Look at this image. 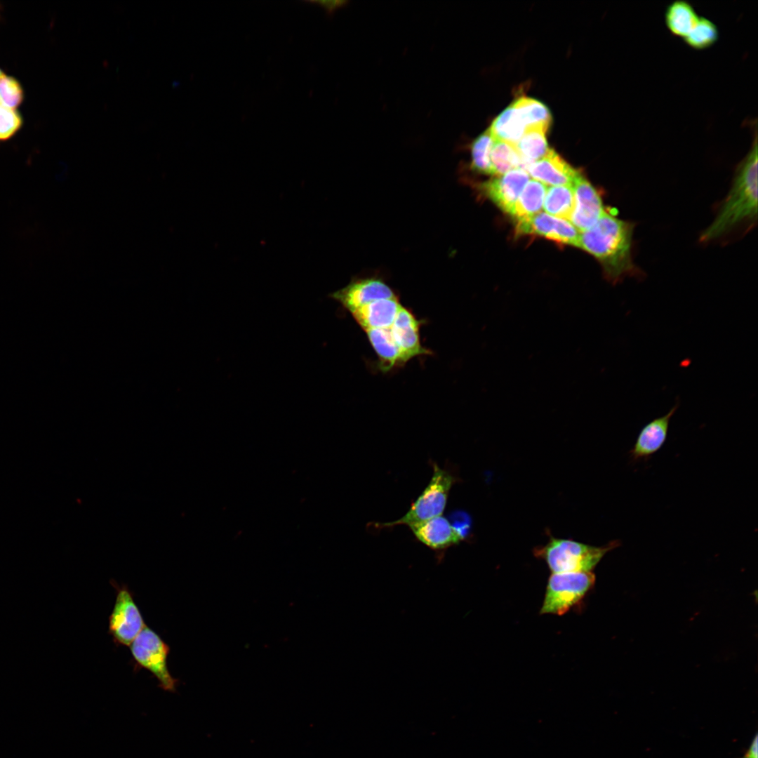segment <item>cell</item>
<instances>
[{"label":"cell","instance_id":"1","mask_svg":"<svg viewBox=\"0 0 758 758\" xmlns=\"http://www.w3.org/2000/svg\"><path fill=\"white\" fill-rule=\"evenodd\" d=\"M743 124L752 131V145L738 164L730 191L714 220L700 237L703 243L724 239L740 229H751L757 221V121L745 119Z\"/></svg>","mask_w":758,"mask_h":758},{"label":"cell","instance_id":"2","mask_svg":"<svg viewBox=\"0 0 758 758\" xmlns=\"http://www.w3.org/2000/svg\"><path fill=\"white\" fill-rule=\"evenodd\" d=\"M634 226L606 210L592 227L580 234L578 247L600 262L606 279L613 284L626 277H644L633 260Z\"/></svg>","mask_w":758,"mask_h":758},{"label":"cell","instance_id":"3","mask_svg":"<svg viewBox=\"0 0 758 758\" xmlns=\"http://www.w3.org/2000/svg\"><path fill=\"white\" fill-rule=\"evenodd\" d=\"M618 545V541H612L596 547L550 536L545 545L535 549L534 554L545 560L552 573L591 572L604 555Z\"/></svg>","mask_w":758,"mask_h":758},{"label":"cell","instance_id":"4","mask_svg":"<svg viewBox=\"0 0 758 758\" xmlns=\"http://www.w3.org/2000/svg\"><path fill=\"white\" fill-rule=\"evenodd\" d=\"M432 468L433 473L430 481L408 512L394 521L375 524V527L390 528L398 525L411 526L442 515L449 491L456 480L448 470L441 468L434 463Z\"/></svg>","mask_w":758,"mask_h":758},{"label":"cell","instance_id":"5","mask_svg":"<svg viewBox=\"0 0 758 758\" xmlns=\"http://www.w3.org/2000/svg\"><path fill=\"white\" fill-rule=\"evenodd\" d=\"M129 647L135 669L147 670L161 689L175 692L178 679L171 675L167 665L170 647L156 632L146 625Z\"/></svg>","mask_w":758,"mask_h":758},{"label":"cell","instance_id":"6","mask_svg":"<svg viewBox=\"0 0 758 758\" xmlns=\"http://www.w3.org/2000/svg\"><path fill=\"white\" fill-rule=\"evenodd\" d=\"M594 582L592 572L552 573L548 579L540 613H566L584 598Z\"/></svg>","mask_w":758,"mask_h":758},{"label":"cell","instance_id":"7","mask_svg":"<svg viewBox=\"0 0 758 758\" xmlns=\"http://www.w3.org/2000/svg\"><path fill=\"white\" fill-rule=\"evenodd\" d=\"M111 583L117 594L109 616L108 632L117 645L130 646L146 625L128 587L118 585L114 580Z\"/></svg>","mask_w":758,"mask_h":758},{"label":"cell","instance_id":"8","mask_svg":"<svg viewBox=\"0 0 758 758\" xmlns=\"http://www.w3.org/2000/svg\"><path fill=\"white\" fill-rule=\"evenodd\" d=\"M573 188L575 207L570 220L582 232L592 227L606 209L598 191L581 173L576 178Z\"/></svg>","mask_w":758,"mask_h":758},{"label":"cell","instance_id":"9","mask_svg":"<svg viewBox=\"0 0 758 758\" xmlns=\"http://www.w3.org/2000/svg\"><path fill=\"white\" fill-rule=\"evenodd\" d=\"M528 179L527 171L518 168L482 183L480 188L502 211L511 215Z\"/></svg>","mask_w":758,"mask_h":758},{"label":"cell","instance_id":"10","mask_svg":"<svg viewBox=\"0 0 758 758\" xmlns=\"http://www.w3.org/2000/svg\"><path fill=\"white\" fill-rule=\"evenodd\" d=\"M331 297L351 312L371 302L397 296L381 279L364 278L351 281L345 287L333 293Z\"/></svg>","mask_w":758,"mask_h":758},{"label":"cell","instance_id":"11","mask_svg":"<svg viewBox=\"0 0 758 758\" xmlns=\"http://www.w3.org/2000/svg\"><path fill=\"white\" fill-rule=\"evenodd\" d=\"M519 234H536L545 238L579 246L580 232L568 220L540 212L527 221L517 224Z\"/></svg>","mask_w":758,"mask_h":758},{"label":"cell","instance_id":"12","mask_svg":"<svg viewBox=\"0 0 758 758\" xmlns=\"http://www.w3.org/2000/svg\"><path fill=\"white\" fill-rule=\"evenodd\" d=\"M421 321L411 311L401 305L391 326L392 338L399 348L406 361L430 352L421 345L419 330Z\"/></svg>","mask_w":758,"mask_h":758},{"label":"cell","instance_id":"13","mask_svg":"<svg viewBox=\"0 0 758 758\" xmlns=\"http://www.w3.org/2000/svg\"><path fill=\"white\" fill-rule=\"evenodd\" d=\"M409 527L418 540L436 551L446 550L464 540L448 519L442 515Z\"/></svg>","mask_w":758,"mask_h":758},{"label":"cell","instance_id":"14","mask_svg":"<svg viewBox=\"0 0 758 758\" xmlns=\"http://www.w3.org/2000/svg\"><path fill=\"white\" fill-rule=\"evenodd\" d=\"M526 171L534 180L554 186H573L580 173L552 149L543 158L529 164Z\"/></svg>","mask_w":758,"mask_h":758},{"label":"cell","instance_id":"15","mask_svg":"<svg viewBox=\"0 0 758 758\" xmlns=\"http://www.w3.org/2000/svg\"><path fill=\"white\" fill-rule=\"evenodd\" d=\"M678 406L676 404L665 415L652 420L641 428L629 452L632 460L647 458L662 448L667 439L671 418Z\"/></svg>","mask_w":758,"mask_h":758},{"label":"cell","instance_id":"16","mask_svg":"<svg viewBox=\"0 0 758 758\" xmlns=\"http://www.w3.org/2000/svg\"><path fill=\"white\" fill-rule=\"evenodd\" d=\"M401 307V305L396 297L371 302L352 310L350 313L364 331L369 328H387L392 325Z\"/></svg>","mask_w":758,"mask_h":758},{"label":"cell","instance_id":"17","mask_svg":"<svg viewBox=\"0 0 758 758\" xmlns=\"http://www.w3.org/2000/svg\"><path fill=\"white\" fill-rule=\"evenodd\" d=\"M390 328L364 330L378 357L380 369L385 371L406 362L392 338Z\"/></svg>","mask_w":758,"mask_h":758},{"label":"cell","instance_id":"18","mask_svg":"<svg viewBox=\"0 0 758 758\" xmlns=\"http://www.w3.org/2000/svg\"><path fill=\"white\" fill-rule=\"evenodd\" d=\"M699 19L693 5L685 0L671 2L665 8L664 20L669 32L674 36L684 39L693 28Z\"/></svg>","mask_w":758,"mask_h":758},{"label":"cell","instance_id":"19","mask_svg":"<svg viewBox=\"0 0 758 758\" xmlns=\"http://www.w3.org/2000/svg\"><path fill=\"white\" fill-rule=\"evenodd\" d=\"M488 130L495 140L515 145L526 133V126L512 103L493 120Z\"/></svg>","mask_w":758,"mask_h":758},{"label":"cell","instance_id":"20","mask_svg":"<svg viewBox=\"0 0 758 758\" xmlns=\"http://www.w3.org/2000/svg\"><path fill=\"white\" fill-rule=\"evenodd\" d=\"M546 190V185L542 182L534 179L528 181L515 203L511 214L517 224L527 221L540 212Z\"/></svg>","mask_w":758,"mask_h":758},{"label":"cell","instance_id":"21","mask_svg":"<svg viewBox=\"0 0 758 758\" xmlns=\"http://www.w3.org/2000/svg\"><path fill=\"white\" fill-rule=\"evenodd\" d=\"M512 103L524 122L526 131L538 129L547 131L552 117L549 109L543 103L524 96L517 98Z\"/></svg>","mask_w":758,"mask_h":758},{"label":"cell","instance_id":"22","mask_svg":"<svg viewBox=\"0 0 758 758\" xmlns=\"http://www.w3.org/2000/svg\"><path fill=\"white\" fill-rule=\"evenodd\" d=\"M575 207L573 186L547 187L543 202L545 213L559 218L570 220Z\"/></svg>","mask_w":758,"mask_h":758},{"label":"cell","instance_id":"23","mask_svg":"<svg viewBox=\"0 0 758 758\" xmlns=\"http://www.w3.org/2000/svg\"><path fill=\"white\" fill-rule=\"evenodd\" d=\"M545 133L542 130H528L514 145L525 170L529 164L543 158L550 150Z\"/></svg>","mask_w":758,"mask_h":758},{"label":"cell","instance_id":"24","mask_svg":"<svg viewBox=\"0 0 758 758\" xmlns=\"http://www.w3.org/2000/svg\"><path fill=\"white\" fill-rule=\"evenodd\" d=\"M492 173L498 176L518 168L524 169L523 161L514 145L495 140L491 153Z\"/></svg>","mask_w":758,"mask_h":758},{"label":"cell","instance_id":"25","mask_svg":"<svg viewBox=\"0 0 758 758\" xmlns=\"http://www.w3.org/2000/svg\"><path fill=\"white\" fill-rule=\"evenodd\" d=\"M719 37V33L716 24L707 18L699 17L696 25L683 39L690 48L702 51L712 46Z\"/></svg>","mask_w":758,"mask_h":758},{"label":"cell","instance_id":"26","mask_svg":"<svg viewBox=\"0 0 758 758\" xmlns=\"http://www.w3.org/2000/svg\"><path fill=\"white\" fill-rule=\"evenodd\" d=\"M495 139L488 128L479 135L471 145V168L477 173L491 174V153Z\"/></svg>","mask_w":758,"mask_h":758},{"label":"cell","instance_id":"27","mask_svg":"<svg viewBox=\"0 0 758 758\" xmlns=\"http://www.w3.org/2000/svg\"><path fill=\"white\" fill-rule=\"evenodd\" d=\"M24 98V92L20 82L14 77L3 74L0 77V101L10 109H16Z\"/></svg>","mask_w":758,"mask_h":758},{"label":"cell","instance_id":"28","mask_svg":"<svg viewBox=\"0 0 758 758\" xmlns=\"http://www.w3.org/2000/svg\"><path fill=\"white\" fill-rule=\"evenodd\" d=\"M22 125V117L16 109L0 105V142L12 138Z\"/></svg>","mask_w":758,"mask_h":758},{"label":"cell","instance_id":"29","mask_svg":"<svg viewBox=\"0 0 758 758\" xmlns=\"http://www.w3.org/2000/svg\"><path fill=\"white\" fill-rule=\"evenodd\" d=\"M308 3L317 4L324 8L328 14H332L335 10L343 6L345 1H307Z\"/></svg>","mask_w":758,"mask_h":758},{"label":"cell","instance_id":"30","mask_svg":"<svg viewBox=\"0 0 758 758\" xmlns=\"http://www.w3.org/2000/svg\"><path fill=\"white\" fill-rule=\"evenodd\" d=\"M740 758H758V735L754 734V738L742 757Z\"/></svg>","mask_w":758,"mask_h":758},{"label":"cell","instance_id":"31","mask_svg":"<svg viewBox=\"0 0 758 758\" xmlns=\"http://www.w3.org/2000/svg\"><path fill=\"white\" fill-rule=\"evenodd\" d=\"M4 74V72L0 69V77Z\"/></svg>","mask_w":758,"mask_h":758},{"label":"cell","instance_id":"32","mask_svg":"<svg viewBox=\"0 0 758 758\" xmlns=\"http://www.w3.org/2000/svg\"><path fill=\"white\" fill-rule=\"evenodd\" d=\"M0 105H2V104H1V101H0Z\"/></svg>","mask_w":758,"mask_h":758}]
</instances>
